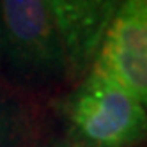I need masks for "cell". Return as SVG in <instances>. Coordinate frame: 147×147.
Listing matches in <instances>:
<instances>
[{
	"label": "cell",
	"instance_id": "1",
	"mask_svg": "<svg viewBox=\"0 0 147 147\" xmlns=\"http://www.w3.org/2000/svg\"><path fill=\"white\" fill-rule=\"evenodd\" d=\"M73 133L87 147H135L147 142V108L117 82L89 69L55 103Z\"/></svg>",
	"mask_w": 147,
	"mask_h": 147
},
{
	"label": "cell",
	"instance_id": "7",
	"mask_svg": "<svg viewBox=\"0 0 147 147\" xmlns=\"http://www.w3.org/2000/svg\"><path fill=\"white\" fill-rule=\"evenodd\" d=\"M4 62V43H2V32H0V64Z\"/></svg>",
	"mask_w": 147,
	"mask_h": 147
},
{
	"label": "cell",
	"instance_id": "6",
	"mask_svg": "<svg viewBox=\"0 0 147 147\" xmlns=\"http://www.w3.org/2000/svg\"><path fill=\"white\" fill-rule=\"evenodd\" d=\"M55 147H87V145H83V144H80V142H76V140L69 138V140H62V142H59Z\"/></svg>",
	"mask_w": 147,
	"mask_h": 147
},
{
	"label": "cell",
	"instance_id": "3",
	"mask_svg": "<svg viewBox=\"0 0 147 147\" xmlns=\"http://www.w3.org/2000/svg\"><path fill=\"white\" fill-rule=\"evenodd\" d=\"M90 69L117 82L147 108V0L121 4Z\"/></svg>",
	"mask_w": 147,
	"mask_h": 147
},
{
	"label": "cell",
	"instance_id": "5",
	"mask_svg": "<svg viewBox=\"0 0 147 147\" xmlns=\"http://www.w3.org/2000/svg\"><path fill=\"white\" fill-rule=\"evenodd\" d=\"M36 133V113L18 89L0 80V147H27Z\"/></svg>",
	"mask_w": 147,
	"mask_h": 147
},
{
	"label": "cell",
	"instance_id": "2",
	"mask_svg": "<svg viewBox=\"0 0 147 147\" xmlns=\"http://www.w3.org/2000/svg\"><path fill=\"white\" fill-rule=\"evenodd\" d=\"M4 60L30 85L67 80L60 37L46 0H0Z\"/></svg>",
	"mask_w": 147,
	"mask_h": 147
},
{
	"label": "cell",
	"instance_id": "4",
	"mask_svg": "<svg viewBox=\"0 0 147 147\" xmlns=\"http://www.w3.org/2000/svg\"><path fill=\"white\" fill-rule=\"evenodd\" d=\"M60 37L66 76L80 82L98 55L105 32L124 0H46Z\"/></svg>",
	"mask_w": 147,
	"mask_h": 147
}]
</instances>
